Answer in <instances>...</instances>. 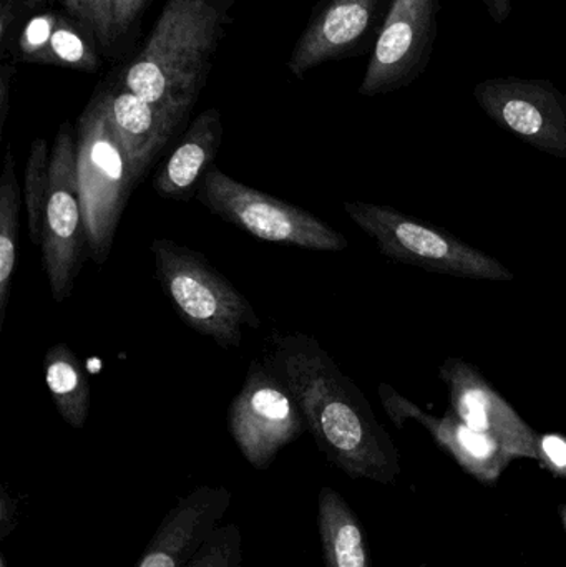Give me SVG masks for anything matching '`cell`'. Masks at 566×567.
I'll list each match as a JSON object with an SVG mask.
<instances>
[{
    "label": "cell",
    "instance_id": "6da1fadb",
    "mask_svg": "<svg viewBox=\"0 0 566 567\" xmlns=\"http://www.w3.org/2000/svg\"><path fill=\"white\" fill-rule=\"evenodd\" d=\"M261 360L295 396L306 429L331 465L352 480L395 483L402 468L394 440L318 339L302 332L271 333Z\"/></svg>",
    "mask_w": 566,
    "mask_h": 567
},
{
    "label": "cell",
    "instance_id": "7a4b0ae2",
    "mask_svg": "<svg viewBox=\"0 0 566 567\" xmlns=\"http://www.w3.org/2000/svg\"><path fill=\"white\" fill-rule=\"evenodd\" d=\"M223 23L216 0H168L123 73V89L185 118L205 86Z\"/></svg>",
    "mask_w": 566,
    "mask_h": 567
},
{
    "label": "cell",
    "instance_id": "3957f363",
    "mask_svg": "<svg viewBox=\"0 0 566 567\" xmlns=\"http://www.w3.org/2000/svg\"><path fill=\"white\" fill-rule=\"evenodd\" d=\"M150 249L159 286L186 326L225 350L241 346L245 329L261 327L253 303L202 252L166 238Z\"/></svg>",
    "mask_w": 566,
    "mask_h": 567
},
{
    "label": "cell",
    "instance_id": "277c9868",
    "mask_svg": "<svg viewBox=\"0 0 566 567\" xmlns=\"http://www.w3.org/2000/svg\"><path fill=\"white\" fill-rule=\"evenodd\" d=\"M76 172L90 258L95 265H105L126 203L138 183L110 125L102 93L92 99L79 118Z\"/></svg>",
    "mask_w": 566,
    "mask_h": 567
},
{
    "label": "cell",
    "instance_id": "5b68a950",
    "mask_svg": "<svg viewBox=\"0 0 566 567\" xmlns=\"http://www.w3.org/2000/svg\"><path fill=\"white\" fill-rule=\"evenodd\" d=\"M344 212L392 261L452 278L494 282L515 279L507 266L481 249L391 206L348 202Z\"/></svg>",
    "mask_w": 566,
    "mask_h": 567
},
{
    "label": "cell",
    "instance_id": "8992f818",
    "mask_svg": "<svg viewBox=\"0 0 566 567\" xmlns=\"http://www.w3.org/2000/svg\"><path fill=\"white\" fill-rule=\"evenodd\" d=\"M196 199L212 215L266 243L309 251L339 252L348 239L306 209L236 182L222 169H208Z\"/></svg>",
    "mask_w": 566,
    "mask_h": 567
},
{
    "label": "cell",
    "instance_id": "52a82bcc",
    "mask_svg": "<svg viewBox=\"0 0 566 567\" xmlns=\"http://www.w3.org/2000/svg\"><path fill=\"white\" fill-rule=\"evenodd\" d=\"M40 249L53 300L65 302L82 272L86 255L90 256L76 172V142L70 123L60 126L50 153L49 195Z\"/></svg>",
    "mask_w": 566,
    "mask_h": 567
},
{
    "label": "cell",
    "instance_id": "ba28073f",
    "mask_svg": "<svg viewBox=\"0 0 566 567\" xmlns=\"http://www.w3.org/2000/svg\"><path fill=\"white\" fill-rule=\"evenodd\" d=\"M226 420L239 453L256 470H268L308 430L295 396L261 359L249 363Z\"/></svg>",
    "mask_w": 566,
    "mask_h": 567
},
{
    "label": "cell",
    "instance_id": "9c48e42d",
    "mask_svg": "<svg viewBox=\"0 0 566 567\" xmlns=\"http://www.w3.org/2000/svg\"><path fill=\"white\" fill-rule=\"evenodd\" d=\"M472 95L501 128L538 152L566 158V95L552 80L487 79Z\"/></svg>",
    "mask_w": 566,
    "mask_h": 567
},
{
    "label": "cell",
    "instance_id": "30bf717a",
    "mask_svg": "<svg viewBox=\"0 0 566 567\" xmlns=\"http://www.w3.org/2000/svg\"><path fill=\"white\" fill-rule=\"evenodd\" d=\"M439 10L441 0H392L359 86L362 96L398 92L425 72L438 39Z\"/></svg>",
    "mask_w": 566,
    "mask_h": 567
},
{
    "label": "cell",
    "instance_id": "8fae6325",
    "mask_svg": "<svg viewBox=\"0 0 566 567\" xmlns=\"http://www.w3.org/2000/svg\"><path fill=\"white\" fill-rule=\"evenodd\" d=\"M439 377L447 386L451 409L469 426L497 440L514 458H537L538 433L477 367L459 357H449L442 362Z\"/></svg>",
    "mask_w": 566,
    "mask_h": 567
},
{
    "label": "cell",
    "instance_id": "7c38bea8",
    "mask_svg": "<svg viewBox=\"0 0 566 567\" xmlns=\"http://www.w3.org/2000/svg\"><path fill=\"white\" fill-rule=\"evenodd\" d=\"M392 0H325L299 37L289 70L302 79L328 60L344 59L378 42Z\"/></svg>",
    "mask_w": 566,
    "mask_h": 567
},
{
    "label": "cell",
    "instance_id": "4fadbf2b",
    "mask_svg": "<svg viewBox=\"0 0 566 567\" xmlns=\"http://www.w3.org/2000/svg\"><path fill=\"white\" fill-rule=\"evenodd\" d=\"M379 399L391 422L399 430L414 420L428 430L435 445L451 455L459 466L482 485H494L514 462V456L492 436L469 426L454 410L434 416L415 405L388 383L379 385Z\"/></svg>",
    "mask_w": 566,
    "mask_h": 567
},
{
    "label": "cell",
    "instance_id": "5bb4252c",
    "mask_svg": "<svg viewBox=\"0 0 566 567\" xmlns=\"http://www.w3.org/2000/svg\"><path fill=\"white\" fill-rule=\"evenodd\" d=\"M225 486H198L166 513L136 567H183L231 506Z\"/></svg>",
    "mask_w": 566,
    "mask_h": 567
},
{
    "label": "cell",
    "instance_id": "9a60e30c",
    "mask_svg": "<svg viewBox=\"0 0 566 567\" xmlns=\"http://www.w3.org/2000/svg\"><path fill=\"white\" fill-rule=\"evenodd\" d=\"M102 95L110 125L125 150L136 183H140L185 118L152 105L123 86Z\"/></svg>",
    "mask_w": 566,
    "mask_h": 567
},
{
    "label": "cell",
    "instance_id": "2e32d148",
    "mask_svg": "<svg viewBox=\"0 0 566 567\" xmlns=\"http://www.w3.org/2000/svg\"><path fill=\"white\" fill-rule=\"evenodd\" d=\"M222 116L208 109L186 130L178 145L163 162L153 178V188L162 198L189 202L198 193L208 169L213 168L222 145Z\"/></svg>",
    "mask_w": 566,
    "mask_h": 567
},
{
    "label": "cell",
    "instance_id": "e0dca14e",
    "mask_svg": "<svg viewBox=\"0 0 566 567\" xmlns=\"http://www.w3.org/2000/svg\"><path fill=\"white\" fill-rule=\"evenodd\" d=\"M318 532L326 567H372L361 519L329 486L318 496Z\"/></svg>",
    "mask_w": 566,
    "mask_h": 567
},
{
    "label": "cell",
    "instance_id": "ac0fdd59",
    "mask_svg": "<svg viewBox=\"0 0 566 567\" xmlns=\"http://www.w3.org/2000/svg\"><path fill=\"white\" fill-rule=\"evenodd\" d=\"M43 379L63 422L73 430H82L89 420L92 390L82 360L66 343H55L47 350Z\"/></svg>",
    "mask_w": 566,
    "mask_h": 567
},
{
    "label": "cell",
    "instance_id": "d6986e66",
    "mask_svg": "<svg viewBox=\"0 0 566 567\" xmlns=\"http://www.w3.org/2000/svg\"><path fill=\"white\" fill-rule=\"evenodd\" d=\"M20 186L12 148L7 146L0 176V327L6 319L19 246Z\"/></svg>",
    "mask_w": 566,
    "mask_h": 567
},
{
    "label": "cell",
    "instance_id": "ffe728a7",
    "mask_svg": "<svg viewBox=\"0 0 566 567\" xmlns=\"http://www.w3.org/2000/svg\"><path fill=\"white\" fill-rule=\"evenodd\" d=\"M96 37L89 27L70 16H60L50 40L52 65L95 72L99 69Z\"/></svg>",
    "mask_w": 566,
    "mask_h": 567
},
{
    "label": "cell",
    "instance_id": "44dd1931",
    "mask_svg": "<svg viewBox=\"0 0 566 567\" xmlns=\"http://www.w3.org/2000/svg\"><path fill=\"white\" fill-rule=\"evenodd\" d=\"M50 183L49 146L43 138H37L30 148L23 176V203L27 209V225L32 245H42L43 213Z\"/></svg>",
    "mask_w": 566,
    "mask_h": 567
},
{
    "label": "cell",
    "instance_id": "7402d4cb",
    "mask_svg": "<svg viewBox=\"0 0 566 567\" xmlns=\"http://www.w3.org/2000/svg\"><path fill=\"white\" fill-rule=\"evenodd\" d=\"M183 567H243L241 529L235 523L213 529Z\"/></svg>",
    "mask_w": 566,
    "mask_h": 567
},
{
    "label": "cell",
    "instance_id": "603a6c76",
    "mask_svg": "<svg viewBox=\"0 0 566 567\" xmlns=\"http://www.w3.org/2000/svg\"><path fill=\"white\" fill-rule=\"evenodd\" d=\"M59 13L40 12L30 17L17 37V55L25 63L52 65L50 40L55 30Z\"/></svg>",
    "mask_w": 566,
    "mask_h": 567
},
{
    "label": "cell",
    "instance_id": "cb8c5ba5",
    "mask_svg": "<svg viewBox=\"0 0 566 567\" xmlns=\"http://www.w3.org/2000/svg\"><path fill=\"white\" fill-rule=\"evenodd\" d=\"M65 9L66 16L80 20L83 25L92 30L99 47L110 49L115 42L113 30V6L115 0H59Z\"/></svg>",
    "mask_w": 566,
    "mask_h": 567
},
{
    "label": "cell",
    "instance_id": "d4e9b609",
    "mask_svg": "<svg viewBox=\"0 0 566 567\" xmlns=\"http://www.w3.org/2000/svg\"><path fill=\"white\" fill-rule=\"evenodd\" d=\"M535 462L557 478L566 480V436L560 433H538Z\"/></svg>",
    "mask_w": 566,
    "mask_h": 567
},
{
    "label": "cell",
    "instance_id": "484cf974",
    "mask_svg": "<svg viewBox=\"0 0 566 567\" xmlns=\"http://www.w3.org/2000/svg\"><path fill=\"white\" fill-rule=\"evenodd\" d=\"M43 0H0V43H2V56L9 52L10 43L23 17L39 7ZM23 27V25H22Z\"/></svg>",
    "mask_w": 566,
    "mask_h": 567
},
{
    "label": "cell",
    "instance_id": "4316f807",
    "mask_svg": "<svg viewBox=\"0 0 566 567\" xmlns=\"http://www.w3.org/2000/svg\"><path fill=\"white\" fill-rule=\"evenodd\" d=\"M148 0H115L113 6V30H115V40L122 39L126 32H130L143 7Z\"/></svg>",
    "mask_w": 566,
    "mask_h": 567
},
{
    "label": "cell",
    "instance_id": "83f0119b",
    "mask_svg": "<svg viewBox=\"0 0 566 567\" xmlns=\"http://www.w3.org/2000/svg\"><path fill=\"white\" fill-rule=\"evenodd\" d=\"M19 523V503L10 496L6 486L0 488V542H6Z\"/></svg>",
    "mask_w": 566,
    "mask_h": 567
},
{
    "label": "cell",
    "instance_id": "f1b7e54d",
    "mask_svg": "<svg viewBox=\"0 0 566 567\" xmlns=\"http://www.w3.org/2000/svg\"><path fill=\"white\" fill-rule=\"evenodd\" d=\"M13 75H16L13 66L2 65V70H0V130L6 126L7 116H9Z\"/></svg>",
    "mask_w": 566,
    "mask_h": 567
},
{
    "label": "cell",
    "instance_id": "f546056e",
    "mask_svg": "<svg viewBox=\"0 0 566 567\" xmlns=\"http://www.w3.org/2000/svg\"><path fill=\"white\" fill-rule=\"evenodd\" d=\"M482 2H484L485 10L497 25L507 22L508 17L512 16V9H514L512 0H482Z\"/></svg>",
    "mask_w": 566,
    "mask_h": 567
},
{
    "label": "cell",
    "instance_id": "4dcf8cb0",
    "mask_svg": "<svg viewBox=\"0 0 566 567\" xmlns=\"http://www.w3.org/2000/svg\"><path fill=\"white\" fill-rule=\"evenodd\" d=\"M558 513H560V519L562 523H564V528L566 533V505H560V508H558Z\"/></svg>",
    "mask_w": 566,
    "mask_h": 567
},
{
    "label": "cell",
    "instance_id": "1f68e13d",
    "mask_svg": "<svg viewBox=\"0 0 566 567\" xmlns=\"http://www.w3.org/2000/svg\"><path fill=\"white\" fill-rule=\"evenodd\" d=\"M0 567H9V565H7L6 555H3V553H0Z\"/></svg>",
    "mask_w": 566,
    "mask_h": 567
},
{
    "label": "cell",
    "instance_id": "d6a6232c",
    "mask_svg": "<svg viewBox=\"0 0 566 567\" xmlns=\"http://www.w3.org/2000/svg\"><path fill=\"white\" fill-rule=\"evenodd\" d=\"M412 567H429V566H428V565H424V563H422V565L412 566Z\"/></svg>",
    "mask_w": 566,
    "mask_h": 567
}]
</instances>
